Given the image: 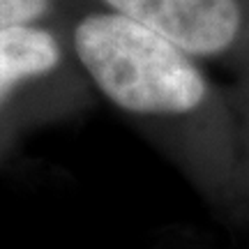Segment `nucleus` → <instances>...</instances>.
<instances>
[{"label":"nucleus","instance_id":"f257e3e1","mask_svg":"<svg viewBox=\"0 0 249 249\" xmlns=\"http://www.w3.org/2000/svg\"><path fill=\"white\" fill-rule=\"evenodd\" d=\"M71 46L99 92L134 116H192L210 97L198 58L139 21L108 12L86 14Z\"/></svg>","mask_w":249,"mask_h":249},{"label":"nucleus","instance_id":"f03ea898","mask_svg":"<svg viewBox=\"0 0 249 249\" xmlns=\"http://www.w3.org/2000/svg\"><path fill=\"white\" fill-rule=\"evenodd\" d=\"M198 60L231 51L242 33L240 0H102Z\"/></svg>","mask_w":249,"mask_h":249},{"label":"nucleus","instance_id":"7ed1b4c3","mask_svg":"<svg viewBox=\"0 0 249 249\" xmlns=\"http://www.w3.org/2000/svg\"><path fill=\"white\" fill-rule=\"evenodd\" d=\"M60 44L44 28H0V102L21 81L44 76L60 65Z\"/></svg>","mask_w":249,"mask_h":249},{"label":"nucleus","instance_id":"20e7f679","mask_svg":"<svg viewBox=\"0 0 249 249\" xmlns=\"http://www.w3.org/2000/svg\"><path fill=\"white\" fill-rule=\"evenodd\" d=\"M49 5L51 0H0V28L37 23Z\"/></svg>","mask_w":249,"mask_h":249}]
</instances>
